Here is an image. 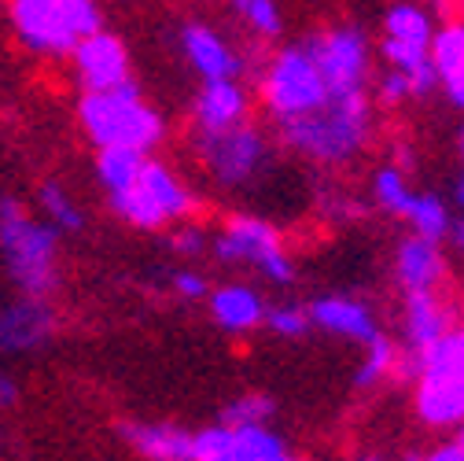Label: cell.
<instances>
[{
    "label": "cell",
    "mask_w": 464,
    "mask_h": 461,
    "mask_svg": "<svg viewBox=\"0 0 464 461\" xmlns=\"http://www.w3.org/2000/svg\"><path fill=\"white\" fill-rule=\"evenodd\" d=\"M372 126H376V111L365 93H332L317 111L292 123H280L276 133L287 152H295L317 166H343L369 148Z\"/></svg>",
    "instance_id": "1"
},
{
    "label": "cell",
    "mask_w": 464,
    "mask_h": 461,
    "mask_svg": "<svg viewBox=\"0 0 464 461\" xmlns=\"http://www.w3.org/2000/svg\"><path fill=\"white\" fill-rule=\"evenodd\" d=\"M78 123L96 148L151 152L162 141V119L144 103L133 78L103 93H85L78 103Z\"/></svg>",
    "instance_id": "2"
},
{
    "label": "cell",
    "mask_w": 464,
    "mask_h": 461,
    "mask_svg": "<svg viewBox=\"0 0 464 461\" xmlns=\"http://www.w3.org/2000/svg\"><path fill=\"white\" fill-rule=\"evenodd\" d=\"M0 251L8 273L23 296L48 299L55 288V255H60V229L30 218L15 200H0Z\"/></svg>",
    "instance_id": "3"
},
{
    "label": "cell",
    "mask_w": 464,
    "mask_h": 461,
    "mask_svg": "<svg viewBox=\"0 0 464 461\" xmlns=\"http://www.w3.org/2000/svg\"><path fill=\"white\" fill-rule=\"evenodd\" d=\"M417 417L431 428L464 421V325L450 329L417 362Z\"/></svg>",
    "instance_id": "4"
},
{
    "label": "cell",
    "mask_w": 464,
    "mask_h": 461,
    "mask_svg": "<svg viewBox=\"0 0 464 461\" xmlns=\"http://www.w3.org/2000/svg\"><path fill=\"white\" fill-rule=\"evenodd\" d=\"M221 266H251L258 270L269 284L276 288H287L295 280V259L292 251L284 248L280 233L255 218V214H232L218 233L210 237V248H207Z\"/></svg>",
    "instance_id": "5"
},
{
    "label": "cell",
    "mask_w": 464,
    "mask_h": 461,
    "mask_svg": "<svg viewBox=\"0 0 464 461\" xmlns=\"http://www.w3.org/2000/svg\"><path fill=\"white\" fill-rule=\"evenodd\" d=\"M328 85L314 64V55L306 52V44H284L280 52H273V60L262 74V107L266 114L280 126L303 119V114L317 111L328 100Z\"/></svg>",
    "instance_id": "6"
},
{
    "label": "cell",
    "mask_w": 464,
    "mask_h": 461,
    "mask_svg": "<svg viewBox=\"0 0 464 461\" xmlns=\"http://www.w3.org/2000/svg\"><path fill=\"white\" fill-rule=\"evenodd\" d=\"M111 211L119 214L122 221L137 225V229H162L169 221H181V218H192L199 200L192 196V189L173 174L169 166L148 159L140 178L119 192V196H107Z\"/></svg>",
    "instance_id": "7"
},
{
    "label": "cell",
    "mask_w": 464,
    "mask_h": 461,
    "mask_svg": "<svg viewBox=\"0 0 464 461\" xmlns=\"http://www.w3.org/2000/svg\"><path fill=\"white\" fill-rule=\"evenodd\" d=\"M196 152H199V162L207 166V174L228 192L255 185L273 159L266 133L251 119L218 133H196Z\"/></svg>",
    "instance_id": "8"
},
{
    "label": "cell",
    "mask_w": 464,
    "mask_h": 461,
    "mask_svg": "<svg viewBox=\"0 0 464 461\" xmlns=\"http://www.w3.org/2000/svg\"><path fill=\"white\" fill-rule=\"evenodd\" d=\"M303 44L314 55L328 93H365L369 64H372V48H369L365 30L332 26V30L310 34Z\"/></svg>",
    "instance_id": "9"
},
{
    "label": "cell",
    "mask_w": 464,
    "mask_h": 461,
    "mask_svg": "<svg viewBox=\"0 0 464 461\" xmlns=\"http://www.w3.org/2000/svg\"><path fill=\"white\" fill-rule=\"evenodd\" d=\"M450 310L439 303L435 292H410L405 296V310H401V336L405 348H398V377L413 380L417 377V362L435 348V343L450 332Z\"/></svg>",
    "instance_id": "10"
},
{
    "label": "cell",
    "mask_w": 464,
    "mask_h": 461,
    "mask_svg": "<svg viewBox=\"0 0 464 461\" xmlns=\"http://www.w3.org/2000/svg\"><path fill=\"white\" fill-rule=\"evenodd\" d=\"M71 60L85 93H103L130 82V52L114 34H103V30L89 34L71 48Z\"/></svg>",
    "instance_id": "11"
},
{
    "label": "cell",
    "mask_w": 464,
    "mask_h": 461,
    "mask_svg": "<svg viewBox=\"0 0 464 461\" xmlns=\"http://www.w3.org/2000/svg\"><path fill=\"white\" fill-rule=\"evenodd\" d=\"M306 314H310V325L317 332L362 343V348H369V343H376L383 336V325L372 314V307L354 299V296H321V299L306 303Z\"/></svg>",
    "instance_id": "12"
},
{
    "label": "cell",
    "mask_w": 464,
    "mask_h": 461,
    "mask_svg": "<svg viewBox=\"0 0 464 461\" xmlns=\"http://www.w3.org/2000/svg\"><path fill=\"white\" fill-rule=\"evenodd\" d=\"M12 23L19 41L37 55H71L74 48L60 15V0H12Z\"/></svg>",
    "instance_id": "13"
},
{
    "label": "cell",
    "mask_w": 464,
    "mask_h": 461,
    "mask_svg": "<svg viewBox=\"0 0 464 461\" xmlns=\"http://www.w3.org/2000/svg\"><path fill=\"white\" fill-rule=\"evenodd\" d=\"M251 119V100L240 78H218L203 82L192 100V123L196 133H218L228 126H240Z\"/></svg>",
    "instance_id": "14"
},
{
    "label": "cell",
    "mask_w": 464,
    "mask_h": 461,
    "mask_svg": "<svg viewBox=\"0 0 464 461\" xmlns=\"http://www.w3.org/2000/svg\"><path fill=\"white\" fill-rule=\"evenodd\" d=\"M55 314L48 299L19 296L0 307V351H34L52 336Z\"/></svg>",
    "instance_id": "15"
},
{
    "label": "cell",
    "mask_w": 464,
    "mask_h": 461,
    "mask_svg": "<svg viewBox=\"0 0 464 461\" xmlns=\"http://www.w3.org/2000/svg\"><path fill=\"white\" fill-rule=\"evenodd\" d=\"M446 277V255L439 248V240L428 237H405L394 248V280L405 296L410 292H435Z\"/></svg>",
    "instance_id": "16"
},
{
    "label": "cell",
    "mask_w": 464,
    "mask_h": 461,
    "mask_svg": "<svg viewBox=\"0 0 464 461\" xmlns=\"http://www.w3.org/2000/svg\"><path fill=\"white\" fill-rule=\"evenodd\" d=\"M181 48L188 55L192 71L203 78V82H218V78H240L244 74V60L237 55L218 30L203 26V23H188L181 30Z\"/></svg>",
    "instance_id": "17"
},
{
    "label": "cell",
    "mask_w": 464,
    "mask_h": 461,
    "mask_svg": "<svg viewBox=\"0 0 464 461\" xmlns=\"http://www.w3.org/2000/svg\"><path fill=\"white\" fill-rule=\"evenodd\" d=\"M207 303H210V314L218 321V329H225L228 336H244V332H255L262 329V318H266V299L258 288L251 284H221V288H210L207 292Z\"/></svg>",
    "instance_id": "18"
},
{
    "label": "cell",
    "mask_w": 464,
    "mask_h": 461,
    "mask_svg": "<svg viewBox=\"0 0 464 461\" xmlns=\"http://www.w3.org/2000/svg\"><path fill=\"white\" fill-rule=\"evenodd\" d=\"M122 439L148 461H196L192 432L178 425H155V421H126Z\"/></svg>",
    "instance_id": "19"
},
{
    "label": "cell",
    "mask_w": 464,
    "mask_h": 461,
    "mask_svg": "<svg viewBox=\"0 0 464 461\" xmlns=\"http://www.w3.org/2000/svg\"><path fill=\"white\" fill-rule=\"evenodd\" d=\"M431 64L439 74V89L453 107L464 111V19H453L431 37Z\"/></svg>",
    "instance_id": "20"
},
{
    "label": "cell",
    "mask_w": 464,
    "mask_h": 461,
    "mask_svg": "<svg viewBox=\"0 0 464 461\" xmlns=\"http://www.w3.org/2000/svg\"><path fill=\"white\" fill-rule=\"evenodd\" d=\"M435 30L439 26H435L431 12L420 5V0H398V5H391L387 15H383V37H391V41L431 48Z\"/></svg>",
    "instance_id": "21"
},
{
    "label": "cell",
    "mask_w": 464,
    "mask_h": 461,
    "mask_svg": "<svg viewBox=\"0 0 464 461\" xmlns=\"http://www.w3.org/2000/svg\"><path fill=\"white\" fill-rule=\"evenodd\" d=\"M148 162V152H137V148H100V159H96V174H100V185L107 196H119L126 192Z\"/></svg>",
    "instance_id": "22"
},
{
    "label": "cell",
    "mask_w": 464,
    "mask_h": 461,
    "mask_svg": "<svg viewBox=\"0 0 464 461\" xmlns=\"http://www.w3.org/2000/svg\"><path fill=\"white\" fill-rule=\"evenodd\" d=\"M372 200H376L380 211H387V214L405 221L410 211H413V203H417V189L410 185V178H405V170L387 162L372 174Z\"/></svg>",
    "instance_id": "23"
},
{
    "label": "cell",
    "mask_w": 464,
    "mask_h": 461,
    "mask_svg": "<svg viewBox=\"0 0 464 461\" xmlns=\"http://www.w3.org/2000/svg\"><path fill=\"white\" fill-rule=\"evenodd\" d=\"M398 369V343L391 339V336H380L376 343H369L365 348V358H362V366L354 369V387L358 391H372L376 384H383L391 373Z\"/></svg>",
    "instance_id": "24"
},
{
    "label": "cell",
    "mask_w": 464,
    "mask_h": 461,
    "mask_svg": "<svg viewBox=\"0 0 464 461\" xmlns=\"http://www.w3.org/2000/svg\"><path fill=\"white\" fill-rule=\"evenodd\" d=\"M410 229L417 237H428V240H439L442 244V237L450 233V207H446V200L442 196H435V192H417V203H413V211H410Z\"/></svg>",
    "instance_id": "25"
},
{
    "label": "cell",
    "mask_w": 464,
    "mask_h": 461,
    "mask_svg": "<svg viewBox=\"0 0 464 461\" xmlns=\"http://www.w3.org/2000/svg\"><path fill=\"white\" fill-rule=\"evenodd\" d=\"M192 446H196V461H258L237 443L228 425H210L203 432H192Z\"/></svg>",
    "instance_id": "26"
},
{
    "label": "cell",
    "mask_w": 464,
    "mask_h": 461,
    "mask_svg": "<svg viewBox=\"0 0 464 461\" xmlns=\"http://www.w3.org/2000/svg\"><path fill=\"white\" fill-rule=\"evenodd\" d=\"M41 211H44L48 225H55L60 233H78V229L85 225L82 207L71 200V192L60 181H44L41 185Z\"/></svg>",
    "instance_id": "27"
},
{
    "label": "cell",
    "mask_w": 464,
    "mask_h": 461,
    "mask_svg": "<svg viewBox=\"0 0 464 461\" xmlns=\"http://www.w3.org/2000/svg\"><path fill=\"white\" fill-rule=\"evenodd\" d=\"M276 414V402L262 391H247L240 398H232L228 407L221 410L218 425H228V428H240V425H269Z\"/></svg>",
    "instance_id": "28"
},
{
    "label": "cell",
    "mask_w": 464,
    "mask_h": 461,
    "mask_svg": "<svg viewBox=\"0 0 464 461\" xmlns=\"http://www.w3.org/2000/svg\"><path fill=\"white\" fill-rule=\"evenodd\" d=\"M232 12H237L258 37H280L284 34V15L276 8V0H228Z\"/></svg>",
    "instance_id": "29"
},
{
    "label": "cell",
    "mask_w": 464,
    "mask_h": 461,
    "mask_svg": "<svg viewBox=\"0 0 464 461\" xmlns=\"http://www.w3.org/2000/svg\"><path fill=\"white\" fill-rule=\"evenodd\" d=\"M262 325H266L273 336H280V339H303V336H310V329H314L303 303H276V307H266Z\"/></svg>",
    "instance_id": "30"
},
{
    "label": "cell",
    "mask_w": 464,
    "mask_h": 461,
    "mask_svg": "<svg viewBox=\"0 0 464 461\" xmlns=\"http://www.w3.org/2000/svg\"><path fill=\"white\" fill-rule=\"evenodd\" d=\"M60 15H63V26H67V34H71L74 44L85 41L89 34L103 30L96 0H60Z\"/></svg>",
    "instance_id": "31"
},
{
    "label": "cell",
    "mask_w": 464,
    "mask_h": 461,
    "mask_svg": "<svg viewBox=\"0 0 464 461\" xmlns=\"http://www.w3.org/2000/svg\"><path fill=\"white\" fill-rule=\"evenodd\" d=\"M376 100H380L383 107H398V103H405V100H413L410 78H405L401 71H394V67H387V71L380 74V82H376Z\"/></svg>",
    "instance_id": "32"
},
{
    "label": "cell",
    "mask_w": 464,
    "mask_h": 461,
    "mask_svg": "<svg viewBox=\"0 0 464 461\" xmlns=\"http://www.w3.org/2000/svg\"><path fill=\"white\" fill-rule=\"evenodd\" d=\"M169 248L178 251L181 259H199L210 248V237H207V229H199V225H178L169 233Z\"/></svg>",
    "instance_id": "33"
},
{
    "label": "cell",
    "mask_w": 464,
    "mask_h": 461,
    "mask_svg": "<svg viewBox=\"0 0 464 461\" xmlns=\"http://www.w3.org/2000/svg\"><path fill=\"white\" fill-rule=\"evenodd\" d=\"M169 284H173V292H178L181 299H188V303L207 299V292H210L207 277L196 273V270H178V273H169Z\"/></svg>",
    "instance_id": "34"
},
{
    "label": "cell",
    "mask_w": 464,
    "mask_h": 461,
    "mask_svg": "<svg viewBox=\"0 0 464 461\" xmlns=\"http://www.w3.org/2000/svg\"><path fill=\"white\" fill-rule=\"evenodd\" d=\"M424 461H464V446L457 439H450V443L435 446L431 454H424Z\"/></svg>",
    "instance_id": "35"
},
{
    "label": "cell",
    "mask_w": 464,
    "mask_h": 461,
    "mask_svg": "<svg viewBox=\"0 0 464 461\" xmlns=\"http://www.w3.org/2000/svg\"><path fill=\"white\" fill-rule=\"evenodd\" d=\"M15 398H19V387H15V380L0 377V407H12Z\"/></svg>",
    "instance_id": "36"
},
{
    "label": "cell",
    "mask_w": 464,
    "mask_h": 461,
    "mask_svg": "<svg viewBox=\"0 0 464 461\" xmlns=\"http://www.w3.org/2000/svg\"><path fill=\"white\" fill-rule=\"evenodd\" d=\"M446 237L464 251V218H453V221H450V233H446Z\"/></svg>",
    "instance_id": "37"
},
{
    "label": "cell",
    "mask_w": 464,
    "mask_h": 461,
    "mask_svg": "<svg viewBox=\"0 0 464 461\" xmlns=\"http://www.w3.org/2000/svg\"><path fill=\"white\" fill-rule=\"evenodd\" d=\"M453 203L464 211V170H460V174H457V181H453Z\"/></svg>",
    "instance_id": "38"
},
{
    "label": "cell",
    "mask_w": 464,
    "mask_h": 461,
    "mask_svg": "<svg viewBox=\"0 0 464 461\" xmlns=\"http://www.w3.org/2000/svg\"><path fill=\"white\" fill-rule=\"evenodd\" d=\"M457 152H460V159H464V123H460V130H457Z\"/></svg>",
    "instance_id": "39"
},
{
    "label": "cell",
    "mask_w": 464,
    "mask_h": 461,
    "mask_svg": "<svg viewBox=\"0 0 464 461\" xmlns=\"http://www.w3.org/2000/svg\"><path fill=\"white\" fill-rule=\"evenodd\" d=\"M453 439H457V443H460V446H464V421H460V425H457V436H453Z\"/></svg>",
    "instance_id": "40"
},
{
    "label": "cell",
    "mask_w": 464,
    "mask_h": 461,
    "mask_svg": "<svg viewBox=\"0 0 464 461\" xmlns=\"http://www.w3.org/2000/svg\"><path fill=\"white\" fill-rule=\"evenodd\" d=\"M401 461H424V454H401Z\"/></svg>",
    "instance_id": "41"
},
{
    "label": "cell",
    "mask_w": 464,
    "mask_h": 461,
    "mask_svg": "<svg viewBox=\"0 0 464 461\" xmlns=\"http://www.w3.org/2000/svg\"><path fill=\"white\" fill-rule=\"evenodd\" d=\"M280 461H306V457H295V454H287V457H280Z\"/></svg>",
    "instance_id": "42"
},
{
    "label": "cell",
    "mask_w": 464,
    "mask_h": 461,
    "mask_svg": "<svg viewBox=\"0 0 464 461\" xmlns=\"http://www.w3.org/2000/svg\"><path fill=\"white\" fill-rule=\"evenodd\" d=\"M358 461H380V457H376V454H365V457H358Z\"/></svg>",
    "instance_id": "43"
},
{
    "label": "cell",
    "mask_w": 464,
    "mask_h": 461,
    "mask_svg": "<svg viewBox=\"0 0 464 461\" xmlns=\"http://www.w3.org/2000/svg\"><path fill=\"white\" fill-rule=\"evenodd\" d=\"M460 8H464V0H460Z\"/></svg>",
    "instance_id": "44"
}]
</instances>
